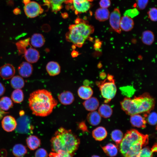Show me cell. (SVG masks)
<instances>
[{"label":"cell","mask_w":157,"mask_h":157,"mask_svg":"<svg viewBox=\"0 0 157 157\" xmlns=\"http://www.w3.org/2000/svg\"><path fill=\"white\" fill-rule=\"evenodd\" d=\"M109 11L106 8H100L97 9L95 13L96 19L102 22L107 20L109 17Z\"/></svg>","instance_id":"25"},{"label":"cell","mask_w":157,"mask_h":157,"mask_svg":"<svg viewBox=\"0 0 157 157\" xmlns=\"http://www.w3.org/2000/svg\"><path fill=\"white\" fill-rule=\"evenodd\" d=\"M13 12L15 14L18 15L20 13V10L19 8H16L13 10Z\"/></svg>","instance_id":"45"},{"label":"cell","mask_w":157,"mask_h":157,"mask_svg":"<svg viewBox=\"0 0 157 157\" xmlns=\"http://www.w3.org/2000/svg\"><path fill=\"white\" fill-rule=\"evenodd\" d=\"M29 108L32 113L36 116H47L52 112L58 104L51 92L40 89L32 92L28 99Z\"/></svg>","instance_id":"1"},{"label":"cell","mask_w":157,"mask_h":157,"mask_svg":"<svg viewBox=\"0 0 157 157\" xmlns=\"http://www.w3.org/2000/svg\"><path fill=\"white\" fill-rule=\"evenodd\" d=\"M157 145L156 144H154L151 149V151L153 153L156 152L157 151Z\"/></svg>","instance_id":"46"},{"label":"cell","mask_w":157,"mask_h":157,"mask_svg":"<svg viewBox=\"0 0 157 157\" xmlns=\"http://www.w3.org/2000/svg\"><path fill=\"white\" fill-rule=\"evenodd\" d=\"M48 154L47 151L44 148L37 149L35 153V157H48Z\"/></svg>","instance_id":"37"},{"label":"cell","mask_w":157,"mask_h":157,"mask_svg":"<svg viewBox=\"0 0 157 157\" xmlns=\"http://www.w3.org/2000/svg\"><path fill=\"white\" fill-rule=\"evenodd\" d=\"M26 142L28 148L31 150L37 149L41 144L40 139L35 135H30L26 139Z\"/></svg>","instance_id":"21"},{"label":"cell","mask_w":157,"mask_h":157,"mask_svg":"<svg viewBox=\"0 0 157 157\" xmlns=\"http://www.w3.org/2000/svg\"><path fill=\"white\" fill-rule=\"evenodd\" d=\"M10 85L13 88L21 89L24 87L25 82L22 77L21 76H14L12 78L10 82Z\"/></svg>","instance_id":"26"},{"label":"cell","mask_w":157,"mask_h":157,"mask_svg":"<svg viewBox=\"0 0 157 157\" xmlns=\"http://www.w3.org/2000/svg\"><path fill=\"white\" fill-rule=\"evenodd\" d=\"M111 138L118 145L119 144L123 138V133L120 130L115 129L112 131L111 134Z\"/></svg>","instance_id":"33"},{"label":"cell","mask_w":157,"mask_h":157,"mask_svg":"<svg viewBox=\"0 0 157 157\" xmlns=\"http://www.w3.org/2000/svg\"><path fill=\"white\" fill-rule=\"evenodd\" d=\"M12 153L15 157H22L27 153V150L25 146L21 144H17L13 147Z\"/></svg>","instance_id":"24"},{"label":"cell","mask_w":157,"mask_h":157,"mask_svg":"<svg viewBox=\"0 0 157 157\" xmlns=\"http://www.w3.org/2000/svg\"><path fill=\"white\" fill-rule=\"evenodd\" d=\"M3 129L7 132L14 131L17 127V123L15 119L12 116L8 115L5 116L1 122Z\"/></svg>","instance_id":"10"},{"label":"cell","mask_w":157,"mask_h":157,"mask_svg":"<svg viewBox=\"0 0 157 157\" xmlns=\"http://www.w3.org/2000/svg\"><path fill=\"white\" fill-rule=\"evenodd\" d=\"M157 9L155 8H151L148 12V15L149 19L152 21H157Z\"/></svg>","instance_id":"36"},{"label":"cell","mask_w":157,"mask_h":157,"mask_svg":"<svg viewBox=\"0 0 157 157\" xmlns=\"http://www.w3.org/2000/svg\"><path fill=\"white\" fill-rule=\"evenodd\" d=\"M122 109L129 115L147 114L154 108L155 101L148 93H144L133 98L126 97L120 102Z\"/></svg>","instance_id":"4"},{"label":"cell","mask_w":157,"mask_h":157,"mask_svg":"<svg viewBox=\"0 0 157 157\" xmlns=\"http://www.w3.org/2000/svg\"><path fill=\"white\" fill-rule=\"evenodd\" d=\"M149 136L135 129L128 131L119 144V150L124 157H137L143 147L148 143Z\"/></svg>","instance_id":"3"},{"label":"cell","mask_w":157,"mask_h":157,"mask_svg":"<svg viewBox=\"0 0 157 157\" xmlns=\"http://www.w3.org/2000/svg\"><path fill=\"white\" fill-rule=\"evenodd\" d=\"M99 4L101 8H107L110 6V0H101Z\"/></svg>","instance_id":"41"},{"label":"cell","mask_w":157,"mask_h":157,"mask_svg":"<svg viewBox=\"0 0 157 157\" xmlns=\"http://www.w3.org/2000/svg\"><path fill=\"white\" fill-rule=\"evenodd\" d=\"M144 117H147L145 119L147 122L151 125H155L156 124L157 121V115L156 113L155 112L149 113L144 115Z\"/></svg>","instance_id":"34"},{"label":"cell","mask_w":157,"mask_h":157,"mask_svg":"<svg viewBox=\"0 0 157 157\" xmlns=\"http://www.w3.org/2000/svg\"><path fill=\"white\" fill-rule=\"evenodd\" d=\"M89 0L90 1H93V0ZM72 0H70V3H71L72 2Z\"/></svg>","instance_id":"50"},{"label":"cell","mask_w":157,"mask_h":157,"mask_svg":"<svg viewBox=\"0 0 157 157\" xmlns=\"http://www.w3.org/2000/svg\"><path fill=\"white\" fill-rule=\"evenodd\" d=\"M23 54L25 60L30 63L37 62L40 57L39 51L32 47L26 49Z\"/></svg>","instance_id":"12"},{"label":"cell","mask_w":157,"mask_h":157,"mask_svg":"<svg viewBox=\"0 0 157 157\" xmlns=\"http://www.w3.org/2000/svg\"><path fill=\"white\" fill-rule=\"evenodd\" d=\"M92 135L95 140L101 141L106 138L107 135V132L104 127L99 126L93 130Z\"/></svg>","instance_id":"22"},{"label":"cell","mask_w":157,"mask_h":157,"mask_svg":"<svg viewBox=\"0 0 157 157\" xmlns=\"http://www.w3.org/2000/svg\"><path fill=\"white\" fill-rule=\"evenodd\" d=\"M79 127L80 129L83 131H87V128L85 124L83 122L80 123L79 125Z\"/></svg>","instance_id":"42"},{"label":"cell","mask_w":157,"mask_h":157,"mask_svg":"<svg viewBox=\"0 0 157 157\" xmlns=\"http://www.w3.org/2000/svg\"><path fill=\"white\" fill-rule=\"evenodd\" d=\"M30 39V38H28L24 40H21L16 43L17 50L20 54H24L27 49L26 47L29 44Z\"/></svg>","instance_id":"32"},{"label":"cell","mask_w":157,"mask_h":157,"mask_svg":"<svg viewBox=\"0 0 157 157\" xmlns=\"http://www.w3.org/2000/svg\"><path fill=\"white\" fill-rule=\"evenodd\" d=\"M78 96L82 99L86 100L92 97L93 91L92 88L88 85L80 86L77 91Z\"/></svg>","instance_id":"20"},{"label":"cell","mask_w":157,"mask_h":157,"mask_svg":"<svg viewBox=\"0 0 157 157\" xmlns=\"http://www.w3.org/2000/svg\"><path fill=\"white\" fill-rule=\"evenodd\" d=\"M130 122L133 126L141 128H145L147 123L145 117L139 114L131 115Z\"/></svg>","instance_id":"14"},{"label":"cell","mask_w":157,"mask_h":157,"mask_svg":"<svg viewBox=\"0 0 157 157\" xmlns=\"http://www.w3.org/2000/svg\"><path fill=\"white\" fill-rule=\"evenodd\" d=\"M53 152H64L74 156L80 144V140L71 130L60 127L50 140Z\"/></svg>","instance_id":"2"},{"label":"cell","mask_w":157,"mask_h":157,"mask_svg":"<svg viewBox=\"0 0 157 157\" xmlns=\"http://www.w3.org/2000/svg\"><path fill=\"white\" fill-rule=\"evenodd\" d=\"M19 74L24 78L30 77L32 74L33 69L31 64L27 62H23L18 68Z\"/></svg>","instance_id":"13"},{"label":"cell","mask_w":157,"mask_h":157,"mask_svg":"<svg viewBox=\"0 0 157 157\" xmlns=\"http://www.w3.org/2000/svg\"><path fill=\"white\" fill-rule=\"evenodd\" d=\"M134 25L133 21L131 18L124 15L121 18L120 27L121 30L125 31H130L133 28Z\"/></svg>","instance_id":"16"},{"label":"cell","mask_w":157,"mask_h":157,"mask_svg":"<svg viewBox=\"0 0 157 157\" xmlns=\"http://www.w3.org/2000/svg\"><path fill=\"white\" fill-rule=\"evenodd\" d=\"M72 8L76 14L87 12L90 8L91 3L88 0H72Z\"/></svg>","instance_id":"8"},{"label":"cell","mask_w":157,"mask_h":157,"mask_svg":"<svg viewBox=\"0 0 157 157\" xmlns=\"http://www.w3.org/2000/svg\"><path fill=\"white\" fill-rule=\"evenodd\" d=\"M59 102L64 105H69L72 104L74 100V97L71 92L66 91L63 92L58 95Z\"/></svg>","instance_id":"15"},{"label":"cell","mask_w":157,"mask_h":157,"mask_svg":"<svg viewBox=\"0 0 157 157\" xmlns=\"http://www.w3.org/2000/svg\"><path fill=\"white\" fill-rule=\"evenodd\" d=\"M49 157H72L70 154L64 152H52L49 154Z\"/></svg>","instance_id":"39"},{"label":"cell","mask_w":157,"mask_h":157,"mask_svg":"<svg viewBox=\"0 0 157 157\" xmlns=\"http://www.w3.org/2000/svg\"><path fill=\"white\" fill-rule=\"evenodd\" d=\"M46 69L50 76H54L58 75L60 73V67L57 62L51 61L47 64Z\"/></svg>","instance_id":"19"},{"label":"cell","mask_w":157,"mask_h":157,"mask_svg":"<svg viewBox=\"0 0 157 157\" xmlns=\"http://www.w3.org/2000/svg\"><path fill=\"white\" fill-rule=\"evenodd\" d=\"M96 84L99 88L105 103L110 102L115 96L117 88L113 76L108 74L104 81L97 82Z\"/></svg>","instance_id":"6"},{"label":"cell","mask_w":157,"mask_h":157,"mask_svg":"<svg viewBox=\"0 0 157 157\" xmlns=\"http://www.w3.org/2000/svg\"><path fill=\"white\" fill-rule=\"evenodd\" d=\"M149 0H137L136 6L140 10L144 9L147 5Z\"/></svg>","instance_id":"40"},{"label":"cell","mask_w":157,"mask_h":157,"mask_svg":"<svg viewBox=\"0 0 157 157\" xmlns=\"http://www.w3.org/2000/svg\"><path fill=\"white\" fill-rule=\"evenodd\" d=\"M85 109L89 111H95L99 107V102L98 99L96 97H91L85 100L83 103Z\"/></svg>","instance_id":"17"},{"label":"cell","mask_w":157,"mask_h":157,"mask_svg":"<svg viewBox=\"0 0 157 157\" xmlns=\"http://www.w3.org/2000/svg\"><path fill=\"white\" fill-rule=\"evenodd\" d=\"M87 120L90 124L93 126L98 125L101 121V116L97 111H94L89 113L87 117Z\"/></svg>","instance_id":"23"},{"label":"cell","mask_w":157,"mask_h":157,"mask_svg":"<svg viewBox=\"0 0 157 157\" xmlns=\"http://www.w3.org/2000/svg\"><path fill=\"white\" fill-rule=\"evenodd\" d=\"M43 0L44 1V0Z\"/></svg>","instance_id":"51"},{"label":"cell","mask_w":157,"mask_h":157,"mask_svg":"<svg viewBox=\"0 0 157 157\" xmlns=\"http://www.w3.org/2000/svg\"><path fill=\"white\" fill-rule=\"evenodd\" d=\"M104 152L110 157L115 156L118 152V148L115 145L109 143L102 147Z\"/></svg>","instance_id":"28"},{"label":"cell","mask_w":157,"mask_h":157,"mask_svg":"<svg viewBox=\"0 0 157 157\" xmlns=\"http://www.w3.org/2000/svg\"><path fill=\"white\" fill-rule=\"evenodd\" d=\"M121 14L119 9H114L109 16V22L111 28L117 33H120L121 30L120 27Z\"/></svg>","instance_id":"9"},{"label":"cell","mask_w":157,"mask_h":157,"mask_svg":"<svg viewBox=\"0 0 157 157\" xmlns=\"http://www.w3.org/2000/svg\"><path fill=\"white\" fill-rule=\"evenodd\" d=\"M141 40L142 42L146 45H151L154 40V35L153 33L149 30L144 31L142 34Z\"/></svg>","instance_id":"27"},{"label":"cell","mask_w":157,"mask_h":157,"mask_svg":"<svg viewBox=\"0 0 157 157\" xmlns=\"http://www.w3.org/2000/svg\"><path fill=\"white\" fill-rule=\"evenodd\" d=\"M13 106L11 99L9 97L4 96L0 99V108L4 111H7Z\"/></svg>","instance_id":"30"},{"label":"cell","mask_w":157,"mask_h":157,"mask_svg":"<svg viewBox=\"0 0 157 157\" xmlns=\"http://www.w3.org/2000/svg\"><path fill=\"white\" fill-rule=\"evenodd\" d=\"M6 113L3 110H1L0 108V119L3 116V115Z\"/></svg>","instance_id":"47"},{"label":"cell","mask_w":157,"mask_h":157,"mask_svg":"<svg viewBox=\"0 0 157 157\" xmlns=\"http://www.w3.org/2000/svg\"><path fill=\"white\" fill-rule=\"evenodd\" d=\"M98 113L101 117L104 118H108L112 115L113 110L110 106L106 104H104L99 107Z\"/></svg>","instance_id":"29"},{"label":"cell","mask_w":157,"mask_h":157,"mask_svg":"<svg viewBox=\"0 0 157 157\" xmlns=\"http://www.w3.org/2000/svg\"><path fill=\"white\" fill-rule=\"evenodd\" d=\"M30 42L31 45L35 48H40L44 44L45 39L41 34L35 33L33 34L30 39Z\"/></svg>","instance_id":"18"},{"label":"cell","mask_w":157,"mask_h":157,"mask_svg":"<svg viewBox=\"0 0 157 157\" xmlns=\"http://www.w3.org/2000/svg\"><path fill=\"white\" fill-rule=\"evenodd\" d=\"M66 33V40L76 47H81L91 34L94 32V27L82 19H76L74 24L70 25Z\"/></svg>","instance_id":"5"},{"label":"cell","mask_w":157,"mask_h":157,"mask_svg":"<svg viewBox=\"0 0 157 157\" xmlns=\"http://www.w3.org/2000/svg\"><path fill=\"white\" fill-rule=\"evenodd\" d=\"M15 73V69L11 64L7 63L0 67V76L3 79L7 80L11 78Z\"/></svg>","instance_id":"11"},{"label":"cell","mask_w":157,"mask_h":157,"mask_svg":"<svg viewBox=\"0 0 157 157\" xmlns=\"http://www.w3.org/2000/svg\"><path fill=\"white\" fill-rule=\"evenodd\" d=\"M31 0H23V2L24 5L27 4Z\"/></svg>","instance_id":"48"},{"label":"cell","mask_w":157,"mask_h":157,"mask_svg":"<svg viewBox=\"0 0 157 157\" xmlns=\"http://www.w3.org/2000/svg\"><path fill=\"white\" fill-rule=\"evenodd\" d=\"M5 88L3 85L0 82V96L3 95L5 91Z\"/></svg>","instance_id":"43"},{"label":"cell","mask_w":157,"mask_h":157,"mask_svg":"<svg viewBox=\"0 0 157 157\" xmlns=\"http://www.w3.org/2000/svg\"><path fill=\"white\" fill-rule=\"evenodd\" d=\"M24 9L26 16L31 18L36 17L43 12V9L40 5L33 1L25 5Z\"/></svg>","instance_id":"7"},{"label":"cell","mask_w":157,"mask_h":157,"mask_svg":"<svg viewBox=\"0 0 157 157\" xmlns=\"http://www.w3.org/2000/svg\"><path fill=\"white\" fill-rule=\"evenodd\" d=\"M11 97V99L14 102L21 103L24 100L23 92L21 89H16L12 92Z\"/></svg>","instance_id":"31"},{"label":"cell","mask_w":157,"mask_h":157,"mask_svg":"<svg viewBox=\"0 0 157 157\" xmlns=\"http://www.w3.org/2000/svg\"><path fill=\"white\" fill-rule=\"evenodd\" d=\"M78 54V52L74 50H73L71 53V55L72 57L74 58L77 56Z\"/></svg>","instance_id":"44"},{"label":"cell","mask_w":157,"mask_h":157,"mask_svg":"<svg viewBox=\"0 0 157 157\" xmlns=\"http://www.w3.org/2000/svg\"><path fill=\"white\" fill-rule=\"evenodd\" d=\"M91 157H100L97 155H93Z\"/></svg>","instance_id":"49"},{"label":"cell","mask_w":157,"mask_h":157,"mask_svg":"<svg viewBox=\"0 0 157 157\" xmlns=\"http://www.w3.org/2000/svg\"><path fill=\"white\" fill-rule=\"evenodd\" d=\"M153 153L149 148L144 147L140 150L137 157H152Z\"/></svg>","instance_id":"35"},{"label":"cell","mask_w":157,"mask_h":157,"mask_svg":"<svg viewBox=\"0 0 157 157\" xmlns=\"http://www.w3.org/2000/svg\"><path fill=\"white\" fill-rule=\"evenodd\" d=\"M138 10L136 8H133L126 10L124 14V15L127 16L131 18H133L138 15Z\"/></svg>","instance_id":"38"}]
</instances>
